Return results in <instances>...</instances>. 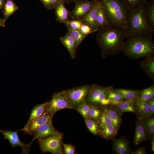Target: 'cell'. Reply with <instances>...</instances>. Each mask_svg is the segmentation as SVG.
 Wrapping results in <instances>:
<instances>
[{
    "label": "cell",
    "instance_id": "6da1fadb",
    "mask_svg": "<svg viewBox=\"0 0 154 154\" xmlns=\"http://www.w3.org/2000/svg\"><path fill=\"white\" fill-rule=\"evenodd\" d=\"M126 38L125 30L117 26H111L98 30L96 40L101 50L102 56L105 58L122 51Z\"/></svg>",
    "mask_w": 154,
    "mask_h": 154
},
{
    "label": "cell",
    "instance_id": "7a4b0ae2",
    "mask_svg": "<svg viewBox=\"0 0 154 154\" xmlns=\"http://www.w3.org/2000/svg\"><path fill=\"white\" fill-rule=\"evenodd\" d=\"M126 38L122 51L130 59L154 56V44L152 36L136 34Z\"/></svg>",
    "mask_w": 154,
    "mask_h": 154
},
{
    "label": "cell",
    "instance_id": "3957f363",
    "mask_svg": "<svg viewBox=\"0 0 154 154\" xmlns=\"http://www.w3.org/2000/svg\"><path fill=\"white\" fill-rule=\"evenodd\" d=\"M103 7L110 26L127 28L126 15L129 10L122 0H98Z\"/></svg>",
    "mask_w": 154,
    "mask_h": 154
},
{
    "label": "cell",
    "instance_id": "277c9868",
    "mask_svg": "<svg viewBox=\"0 0 154 154\" xmlns=\"http://www.w3.org/2000/svg\"><path fill=\"white\" fill-rule=\"evenodd\" d=\"M126 22L127 28L125 31L127 37L136 34L152 36L154 33V30L147 23L143 13V5L136 10L129 11L126 15Z\"/></svg>",
    "mask_w": 154,
    "mask_h": 154
},
{
    "label": "cell",
    "instance_id": "5b68a950",
    "mask_svg": "<svg viewBox=\"0 0 154 154\" xmlns=\"http://www.w3.org/2000/svg\"><path fill=\"white\" fill-rule=\"evenodd\" d=\"M113 89L112 86L104 87L96 84L91 85L86 103L99 107L110 105L108 95Z\"/></svg>",
    "mask_w": 154,
    "mask_h": 154
},
{
    "label": "cell",
    "instance_id": "8992f818",
    "mask_svg": "<svg viewBox=\"0 0 154 154\" xmlns=\"http://www.w3.org/2000/svg\"><path fill=\"white\" fill-rule=\"evenodd\" d=\"M62 133H59L44 138L38 139V140L40 148L42 152L62 154L64 153L62 146Z\"/></svg>",
    "mask_w": 154,
    "mask_h": 154
},
{
    "label": "cell",
    "instance_id": "52a82bcc",
    "mask_svg": "<svg viewBox=\"0 0 154 154\" xmlns=\"http://www.w3.org/2000/svg\"><path fill=\"white\" fill-rule=\"evenodd\" d=\"M72 109L66 90L56 92L50 100L48 102L45 113L54 115L58 111L64 109Z\"/></svg>",
    "mask_w": 154,
    "mask_h": 154
},
{
    "label": "cell",
    "instance_id": "ba28073f",
    "mask_svg": "<svg viewBox=\"0 0 154 154\" xmlns=\"http://www.w3.org/2000/svg\"><path fill=\"white\" fill-rule=\"evenodd\" d=\"M91 85H84L66 90L70 105L75 110L86 100Z\"/></svg>",
    "mask_w": 154,
    "mask_h": 154
},
{
    "label": "cell",
    "instance_id": "9c48e42d",
    "mask_svg": "<svg viewBox=\"0 0 154 154\" xmlns=\"http://www.w3.org/2000/svg\"><path fill=\"white\" fill-rule=\"evenodd\" d=\"M75 4L74 9L71 11H69V17L72 19L80 20L91 10L94 5V0H87Z\"/></svg>",
    "mask_w": 154,
    "mask_h": 154
},
{
    "label": "cell",
    "instance_id": "30bf717a",
    "mask_svg": "<svg viewBox=\"0 0 154 154\" xmlns=\"http://www.w3.org/2000/svg\"><path fill=\"white\" fill-rule=\"evenodd\" d=\"M20 130L14 131L0 129V133L2 134L5 139H7L13 147L20 146L22 148V153H28L31 145L23 143L19 138L18 133Z\"/></svg>",
    "mask_w": 154,
    "mask_h": 154
},
{
    "label": "cell",
    "instance_id": "8fae6325",
    "mask_svg": "<svg viewBox=\"0 0 154 154\" xmlns=\"http://www.w3.org/2000/svg\"><path fill=\"white\" fill-rule=\"evenodd\" d=\"M59 133L53 127L52 121H48L38 127L33 131L31 134L33 135L34 137L29 144L31 145L36 139L44 138Z\"/></svg>",
    "mask_w": 154,
    "mask_h": 154
},
{
    "label": "cell",
    "instance_id": "7c38bea8",
    "mask_svg": "<svg viewBox=\"0 0 154 154\" xmlns=\"http://www.w3.org/2000/svg\"><path fill=\"white\" fill-rule=\"evenodd\" d=\"M54 116L44 112L41 116L31 121L25 128L21 130L24 131L26 133L31 134L38 127L48 121H52Z\"/></svg>",
    "mask_w": 154,
    "mask_h": 154
},
{
    "label": "cell",
    "instance_id": "4fadbf2b",
    "mask_svg": "<svg viewBox=\"0 0 154 154\" xmlns=\"http://www.w3.org/2000/svg\"><path fill=\"white\" fill-rule=\"evenodd\" d=\"M100 4L98 0H94V5L91 10L85 17L79 20L83 24L89 25L96 31L98 30L96 23V17Z\"/></svg>",
    "mask_w": 154,
    "mask_h": 154
},
{
    "label": "cell",
    "instance_id": "5bb4252c",
    "mask_svg": "<svg viewBox=\"0 0 154 154\" xmlns=\"http://www.w3.org/2000/svg\"><path fill=\"white\" fill-rule=\"evenodd\" d=\"M113 149L114 152L118 154H126L130 153V142L124 137L113 140Z\"/></svg>",
    "mask_w": 154,
    "mask_h": 154
},
{
    "label": "cell",
    "instance_id": "9a60e30c",
    "mask_svg": "<svg viewBox=\"0 0 154 154\" xmlns=\"http://www.w3.org/2000/svg\"><path fill=\"white\" fill-rule=\"evenodd\" d=\"M112 91L120 94L125 101L135 104L139 98L140 90L113 88Z\"/></svg>",
    "mask_w": 154,
    "mask_h": 154
},
{
    "label": "cell",
    "instance_id": "2e32d148",
    "mask_svg": "<svg viewBox=\"0 0 154 154\" xmlns=\"http://www.w3.org/2000/svg\"><path fill=\"white\" fill-rule=\"evenodd\" d=\"M143 11L147 23L154 30V0L146 1L143 4Z\"/></svg>",
    "mask_w": 154,
    "mask_h": 154
},
{
    "label": "cell",
    "instance_id": "e0dca14e",
    "mask_svg": "<svg viewBox=\"0 0 154 154\" xmlns=\"http://www.w3.org/2000/svg\"><path fill=\"white\" fill-rule=\"evenodd\" d=\"M148 134L143 125V120L141 119L137 121L136 129L133 142L134 144L137 145L147 139Z\"/></svg>",
    "mask_w": 154,
    "mask_h": 154
},
{
    "label": "cell",
    "instance_id": "ac0fdd59",
    "mask_svg": "<svg viewBox=\"0 0 154 154\" xmlns=\"http://www.w3.org/2000/svg\"><path fill=\"white\" fill-rule=\"evenodd\" d=\"M60 40L61 42L68 51L72 58H75L77 49L75 41L69 32L67 31L64 36L60 37Z\"/></svg>",
    "mask_w": 154,
    "mask_h": 154
},
{
    "label": "cell",
    "instance_id": "d6986e66",
    "mask_svg": "<svg viewBox=\"0 0 154 154\" xmlns=\"http://www.w3.org/2000/svg\"><path fill=\"white\" fill-rule=\"evenodd\" d=\"M135 113L141 118H145L152 115L149 105L147 101L138 99L135 104Z\"/></svg>",
    "mask_w": 154,
    "mask_h": 154
},
{
    "label": "cell",
    "instance_id": "ffe728a7",
    "mask_svg": "<svg viewBox=\"0 0 154 154\" xmlns=\"http://www.w3.org/2000/svg\"><path fill=\"white\" fill-rule=\"evenodd\" d=\"M100 3L97 11L96 19L98 30L108 28L110 26L104 9Z\"/></svg>",
    "mask_w": 154,
    "mask_h": 154
},
{
    "label": "cell",
    "instance_id": "44dd1931",
    "mask_svg": "<svg viewBox=\"0 0 154 154\" xmlns=\"http://www.w3.org/2000/svg\"><path fill=\"white\" fill-rule=\"evenodd\" d=\"M64 4L63 2L60 3L54 9L56 21L59 23L64 24L70 19L68 18L69 11L65 7Z\"/></svg>",
    "mask_w": 154,
    "mask_h": 154
},
{
    "label": "cell",
    "instance_id": "7402d4cb",
    "mask_svg": "<svg viewBox=\"0 0 154 154\" xmlns=\"http://www.w3.org/2000/svg\"><path fill=\"white\" fill-rule=\"evenodd\" d=\"M141 61L140 65L141 68L153 80H154V57L145 58Z\"/></svg>",
    "mask_w": 154,
    "mask_h": 154
},
{
    "label": "cell",
    "instance_id": "603a6c76",
    "mask_svg": "<svg viewBox=\"0 0 154 154\" xmlns=\"http://www.w3.org/2000/svg\"><path fill=\"white\" fill-rule=\"evenodd\" d=\"M113 107L106 108L104 110L112 120L113 125L118 131L121 121V114L117 109Z\"/></svg>",
    "mask_w": 154,
    "mask_h": 154
},
{
    "label": "cell",
    "instance_id": "cb8c5ba5",
    "mask_svg": "<svg viewBox=\"0 0 154 154\" xmlns=\"http://www.w3.org/2000/svg\"><path fill=\"white\" fill-rule=\"evenodd\" d=\"M48 102L36 105L33 108L31 113L29 119L25 127V128L31 121L41 116L45 112Z\"/></svg>",
    "mask_w": 154,
    "mask_h": 154
},
{
    "label": "cell",
    "instance_id": "d4e9b609",
    "mask_svg": "<svg viewBox=\"0 0 154 154\" xmlns=\"http://www.w3.org/2000/svg\"><path fill=\"white\" fill-rule=\"evenodd\" d=\"M19 9L13 0H6L2 12L4 20L6 21Z\"/></svg>",
    "mask_w": 154,
    "mask_h": 154
},
{
    "label": "cell",
    "instance_id": "484cf974",
    "mask_svg": "<svg viewBox=\"0 0 154 154\" xmlns=\"http://www.w3.org/2000/svg\"><path fill=\"white\" fill-rule=\"evenodd\" d=\"M117 132L113 125L105 126L100 130L99 134L103 137L106 139H110L115 137Z\"/></svg>",
    "mask_w": 154,
    "mask_h": 154
},
{
    "label": "cell",
    "instance_id": "4316f807",
    "mask_svg": "<svg viewBox=\"0 0 154 154\" xmlns=\"http://www.w3.org/2000/svg\"><path fill=\"white\" fill-rule=\"evenodd\" d=\"M84 119L86 125L90 132L94 135L99 134L101 129L97 121L89 117L84 118Z\"/></svg>",
    "mask_w": 154,
    "mask_h": 154
},
{
    "label": "cell",
    "instance_id": "83f0119b",
    "mask_svg": "<svg viewBox=\"0 0 154 154\" xmlns=\"http://www.w3.org/2000/svg\"><path fill=\"white\" fill-rule=\"evenodd\" d=\"M135 104L123 100L116 106L121 114L127 112L135 113Z\"/></svg>",
    "mask_w": 154,
    "mask_h": 154
},
{
    "label": "cell",
    "instance_id": "f1b7e54d",
    "mask_svg": "<svg viewBox=\"0 0 154 154\" xmlns=\"http://www.w3.org/2000/svg\"><path fill=\"white\" fill-rule=\"evenodd\" d=\"M68 31L71 34L74 39L77 49L82 41L87 37V35L83 34L79 30H75L71 29L68 27H66Z\"/></svg>",
    "mask_w": 154,
    "mask_h": 154
},
{
    "label": "cell",
    "instance_id": "f546056e",
    "mask_svg": "<svg viewBox=\"0 0 154 154\" xmlns=\"http://www.w3.org/2000/svg\"><path fill=\"white\" fill-rule=\"evenodd\" d=\"M154 96V86L152 85L149 87L140 90L139 99L145 101L149 100Z\"/></svg>",
    "mask_w": 154,
    "mask_h": 154
},
{
    "label": "cell",
    "instance_id": "4dcf8cb0",
    "mask_svg": "<svg viewBox=\"0 0 154 154\" xmlns=\"http://www.w3.org/2000/svg\"><path fill=\"white\" fill-rule=\"evenodd\" d=\"M150 116L145 118V119L143 120V123L148 135L152 136L154 133V118Z\"/></svg>",
    "mask_w": 154,
    "mask_h": 154
},
{
    "label": "cell",
    "instance_id": "1f68e13d",
    "mask_svg": "<svg viewBox=\"0 0 154 154\" xmlns=\"http://www.w3.org/2000/svg\"><path fill=\"white\" fill-rule=\"evenodd\" d=\"M130 10L134 11L139 8L146 0H122Z\"/></svg>",
    "mask_w": 154,
    "mask_h": 154
},
{
    "label": "cell",
    "instance_id": "d6a6232c",
    "mask_svg": "<svg viewBox=\"0 0 154 154\" xmlns=\"http://www.w3.org/2000/svg\"><path fill=\"white\" fill-rule=\"evenodd\" d=\"M98 121L101 129L107 125H113L112 120L104 111L102 112Z\"/></svg>",
    "mask_w": 154,
    "mask_h": 154
},
{
    "label": "cell",
    "instance_id": "836d02e7",
    "mask_svg": "<svg viewBox=\"0 0 154 154\" xmlns=\"http://www.w3.org/2000/svg\"><path fill=\"white\" fill-rule=\"evenodd\" d=\"M108 98L110 101V105L115 106L123 100L120 94L112 90L109 93Z\"/></svg>",
    "mask_w": 154,
    "mask_h": 154
},
{
    "label": "cell",
    "instance_id": "e575fe53",
    "mask_svg": "<svg viewBox=\"0 0 154 154\" xmlns=\"http://www.w3.org/2000/svg\"><path fill=\"white\" fill-rule=\"evenodd\" d=\"M99 107L91 105L88 117L98 121L102 112Z\"/></svg>",
    "mask_w": 154,
    "mask_h": 154
},
{
    "label": "cell",
    "instance_id": "d590c367",
    "mask_svg": "<svg viewBox=\"0 0 154 154\" xmlns=\"http://www.w3.org/2000/svg\"><path fill=\"white\" fill-rule=\"evenodd\" d=\"M44 6L48 9L50 10L54 9L56 6L63 2L62 0H39Z\"/></svg>",
    "mask_w": 154,
    "mask_h": 154
},
{
    "label": "cell",
    "instance_id": "8d00e7d4",
    "mask_svg": "<svg viewBox=\"0 0 154 154\" xmlns=\"http://www.w3.org/2000/svg\"><path fill=\"white\" fill-rule=\"evenodd\" d=\"M91 105L86 103L78 106L76 110L84 118L88 117Z\"/></svg>",
    "mask_w": 154,
    "mask_h": 154
},
{
    "label": "cell",
    "instance_id": "74e56055",
    "mask_svg": "<svg viewBox=\"0 0 154 154\" xmlns=\"http://www.w3.org/2000/svg\"><path fill=\"white\" fill-rule=\"evenodd\" d=\"M64 24L65 25L66 27L73 29L79 30L83 23L79 20L70 19Z\"/></svg>",
    "mask_w": 154,
    "mask_h": 154
},
{
    "label": "cell",
    "instance_id": "f35d334b",
    "mask_svg": "<svg viewBox=\"0 0 154 154\" xmlns=\"http://www.w3.org/2000/svg\"><path fill=\"white\" fill-rule=\"evenodd\" d=\"M79 30L83 34L87 36L97 31L93 30L89 25L84 24L82 25Z\"/></svg>",
    "mask_w": 154,
    "mask_h": 154
},
{
    "label": "cell",
    "instance_id": "ab89813d",
    "mask_svg": "<svg viewBox=\"0 0 154 154\" xmlns=\"http://www.w3.org/2000/svg\"><path fill=\"white\" fill-rule=\"evenodd\" d=\"M62 145L64 147V153L65 154H75V146L71 144H67L62 143Z\"/></svg>",
    "mask_w": 154,
    "mask_h": 154
},
{
    "label": "cell",
    "instance_id": "60d3db41",
    "mask_svg": "<svg viewBox=\"0 0 154 154\" xmlns=\"http://www.w3.org/2000/svg\"><path fill=\"white\" fill-rule=\"evenodd\" d=\"M146 148L144 147H140L135 151L133 152L132 154H146Z\"/></svg>",
    "mask_w": 154,
    "mask_h": 154
},
{
    "label": "cell",
    "instance_id": "b9f144b4",
    "mask_svg": "<svg viewBox=\"0 0 154 154\" xmlns=\"http://www.w3.org/2000/svg\"><path fill=\"white\" fill-rule=\"evenodd\" d=\"M148 102L151 109L152 115H154V98H153L152 99L148 100Z\"/></svg>",
    "mask_w": 154,
    "mask_h": 154
},
{
    "label": "cell",
    "instance_id": "7bdbcfd3",
    "mask_svg": "<svg viewBox=\"0 0 154 154\" xmlns=\"http://www.w3.org/2000/svg\"><path fill=\"white\" fill-rule=\"evenodd\" d=\"M5 21L3 19H2L0 17V27H5Z\"/></svg>",
    "mask_w": 154,
    "mask_h": 154
},
{
    "label": "cell",
    "instance_id": "ee69618b",
    "mask_svg": "<svg viewBox=\"0 0 154 154\" xmlns=\"http://www.w3.org/2000/svg\"><path fill=\"white\" fill-rule=\"evenodd\" d=\"M6 0H0V10H3Z\"/></svg>",
    "mask_w": 154,
    "mask_h": 154
},
{
    "label": "cell",
    "instance_id": "f6af8a7d",
    "mask_svg": "<svg viewBox=\"0 0 154 154\" xmlns=\"http://www.w3.org/2000/svg\"><path fill=\"white\" fill-rule=\"evenodd\" d=\"M151 150L152 151H154V137H152L151 142Z\"/></svg>",
    "mask_w": 154,
    "mask_h": 154
},
{
    "label": "cell",
    "instance_id": "bcb514c9",
    "mask_svg": "<svg viewBox=\"0 0 154 154\" xmlns=\"http://www.w3.org/2000/svg\"><path fill=\"white\" fill-rule=\"evenodd\" d=\"M87 0H69L70 3L73 2L74 3Z\"/></svg>",
    "mask_w": 154,
    "mask_h": 154
},
{
    "label": "cell",
    "instance_id": "7dc6e473",
    "mask_svg": "<svg viewBox=\"0 0 154 154\" xmlns=\"http://www.w3.org/2000/svg\"><path fill=\"white\" fill-rule=\"evenodd\" d=\"M64 3L69 4L70 3L69 0H62Z\"/></svg>",
    "mask_w": 154,
    "mask_h": 154
}]
</instances>
